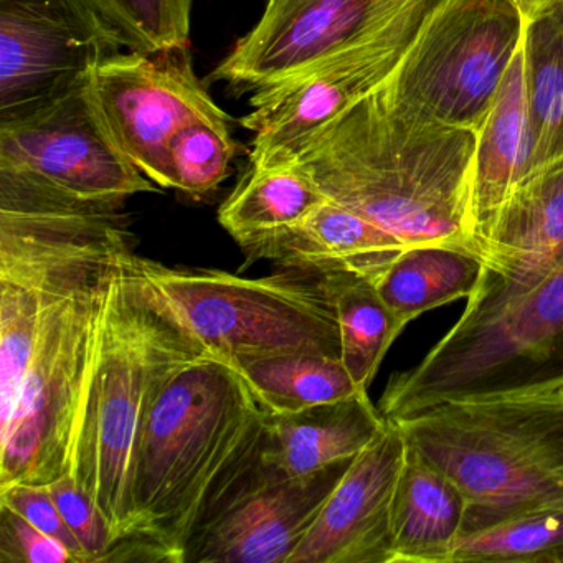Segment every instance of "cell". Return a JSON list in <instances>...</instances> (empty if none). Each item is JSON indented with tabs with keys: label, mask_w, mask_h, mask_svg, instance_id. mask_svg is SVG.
Returning a JSON list of instances; mask_svg holds the SVG:
<instances>
[{
	"label": "cell",
	"mask_w": 563,
	"mask_h": 563,
	"mask_svg": "<svg viewBox=\"0 0 563 563\" xmlns=\"http://www.w3.org/2000/svg\"><path fill=\"white\" fill-rule=\"evenodd\" d=\"M123 207L0 176V212L24 227L41 269L27 372L0 420V487L51 484L71 473L108 289L121 256L134 249Z\"/></svg>",
	"instance_id": "obj_1"
},
{
	"label": "cell",
	"mask_w": 563,
	"mask_h": 563,
	"mask_svg": "<svg viewBox=\"0 0 563 563\" xmlns=\"http://www.w3.org/2000/svg\"><path fill=\"white\" fill-rule=\"evenodd\" d=\"M269 417L232 362L212 354L183 368L137 441L128 539L186 562L194 540L258 473Z\"/></svg>",
	"instance_id": "obj_2"
},
{
	"label": "cell",
	"mask_w": 563,
	"mask_h": 563,
	"mask_svg": "<svg viewBox=\"0 0 563 563\" xmlns=\"http://www.w3.org/2000/svg\"><path fill=\"white\" fill-rule=\"evenodd\" d=\"M476 143L474 131L410 120L372 91L302 141L283 166L299 167L328 199L405 249L443 243L474 253Z\"/></svg>",
	"instance_id": "obj_3"
},
{
	"label": "cell",
	"mask_w": 563,
	"mask_h": 563,
	"mask_svg": "<svg viewBox=\"0 0 563 563\" xmlns=\"http://www.w3.org/2000/svg\"><path fill=\"white\" fill-rule=\"evenodd\" d=\"M212 354L144 279L136 250L124 252L71 456V474L103 514L113 545L131 536L134 456L151 408L183 368Z\"/></svg>",
	"instance_id": "obj_4"
},
{
	"label": "cell",
	"mask_w": 563,
	"mask_h": 563,
	"mask_svg": "<svg viewBox=\"0 0 563 563\" xmlns=\"http://www.w3.org/2000/svg\"><path fill=\"white\" fill-rule=\"evenodd\" d=\"M394 421L466 497L463 533L563 499V388L444 401Z\"/></svg>",
	"instance_id": "obj_5"
},
{
	"label": "cell",
	"mask_w": 563,
	"mask_h": 563,
	"mask_svg": "<svg viewBox=\"0 0 563 563\" xmlns=\"http://www.w3.org/2000/svg\"><path fill=\"white\" fill-rule=\"evenodd\" d=\"M563 388V262L509 298L467 301L460 321L410 371L395 374L378 401L387 420L444 401Z\"/></svg>",
	"instance_id": "obj_6"
},
{
	"label": "cell",
	"mask_w": 563,
	"mask_h": 563,
	"mask_svg": "<svg viewBox=\"0 0 563 563\" xmlns=\"http://www.w3.org/2000/svg\"><path fill=\"white\" fill-rule=\"evenodd\" d=\"M137 266L183 324L225 361L286 352L341 357L338 314L318 273L288 269L253 279L170 268L140 255Z\"/></svg>",
	"instance_id": "obj_7"
},
{
	"label": "cell",
	"mask_w": 563,
	"mask_h": 563,
	"mask_svg": "<svg viewBox=\"0 0 563 563\" xmlns=\"http://www.w3.org/2000/svg\"><path fill=\"white\" fill-rule=\"evenodd\" d=\"M523 27L517 0H444L375 91L410 120L477 134L522 47Z\"/></svg>",
	"instance_id": "obj_8"
},
{
	"label": "cell",
	"mask_w": 563,
	"mask_h": 563,
	"mask_svg": "<svg viewBox=\"0 0 563 563\" xmlns=\"http://www.w3.org/2000/svg\"><path fill=\"white\" fill-rule=\"evenodd\" d=\"M91 78L0 120V170L91 202L124 203L137 194L157 192L118 144Z\"/></svg>",
	"instance_id": "obj_9"
},
{
	"label": "cell",
	"mask_w": 563,
	"mask_h": 563,
	"mask_svg": "<svg viewBox=\"0 0 563 563\" xmlns=\"http://www.w3.org/2000/svg\"><path fill=\"white\" fill-rule=\"evenodd\" d=\"M91 84L121 150L163 189H170L173 137L194 121L230 118L197 77L190 48L120 52L98 65Z\"/></svg>",
	"instance_id": "obj_10"
},
{
	"label": "cell",
	"mask_w": 563,
	"mask_h": 563,
	"mask_svg": "<svg viewBox=\"0 0 563 563\" xmlns=\"http://www.w3.org/2000/svg\"><path fill=\"white\" fill-rule=\"evenodd\" d=\"M123 51L85 0H0V120L74 90Z\"/></svg>",
	"instance_id": "obj_11"
},
{
	"label": "cell",
	"mask_w": 563,
	"mask_h": 563,
	"mask_svg": "<svg viewBox=\"0 0 563 563\" xmlns=\"http://www.w3.org/2000/svg\"><path fill=\"white\" fill-rule=\"evenodd\" d=\"M417 0H266L255 27L210 75L255 93L371 37Z\"/></svg>",
	"instance_id": "obj_12"
},
{
	"label": "cell",
	"mask_w": 563,
	"mask_h": 563,
	"mask_svg": "<svg viewBox=\"0 0 563 563\" xmlns=\"http://www.w3.org/2000/svg\"><path fill=\"white\" fill-rule=\"evenodd\" d=\"M407 454L397 421L349 463L289 563H394L391 506Z\"/></svg>",
	"instance_id": "obj_13"
},
{
	"label": "cell",
	"mask_w": 563,
	"mask_h": 563,
	"mask_svg": "<svg viewBox=\"0 0 563 563\" xmlns=\"http://www.w3.org/2000/svg\"><path fill=\"white\" fill-rule=\"evenodd\" d=\"M351 461L282 481L265 479L258 470L250 486L194 540L186 563H289Z\"/></svg>",
	"instance_id": "obj_14"
},
{
	"label": "cell",
	"mask_w": 563,
	"mask_h": 563,
	"mask_svg": "<svg viewBox=\"0 0 563 563\" xmlns=\"http://www.w3.org/2000/svg\"><path fill=\"white\" fill-rule=\"evenodd\" d=\"M484 272L466 301L533 288L563 262V161L527 177L474 242Z\"/></svg>",
	"instance_id": "obj_15"
},
{
	"label": "cell",
	"mask_w": 563,
	"mask_h": 563,
	"mask_svg": "<svg viewBox=\"0 0 563 563\" xmlns=\"http://www.w3.org/2000/svg\"><path fill=\"white\" fill-rule=\"evenodd\" d=\"M240 249L252 262L266 260L318 275L355 273L374 285L407 250L394 235L331 199L296 225Z\"/></svg>",
	"instance_id": "obj_16"
},
{
	"label": "cell",
	"mask_w": 563,
	"mask_h": 563,
	"mask_svg": "<svg viewBox=\"0 0 563 563\" xmlns=\"http://www.w3.org/2000/svg\"><path fill=\"white\" fill-rule=\"evenodd\" d=\"M385 423L368 391L299 413L272 415L260 470L265 479L282 481L354 460Z\"/></svg>",
	"instance_id": "obj_17"
},
{
	"label": "cell",
	"mask_w": 563,
	"mask_h": 563,
	"mask_svg": "<svg viewBox=\"0 0 563 563\" xmlns=\"http://www.w3.org/2000/svg\"><path fill=\"white\" fill-rule=\"evenodd\" d=\"M532 176V134L527 113L522 47L477 131L471 222L473 240L493 222L520 183Z\"/></svg>",
	"instance_id": "obj_18"
},
{
	"label": "cell",
	"mask_w": 563,
	"mask_h": 563,
	"mask_svg": "<svg viewBox=\"0 0 563 563\" xmlns=\"http://www.w3.org/2000/svg\"><path fill=\"white\" fill-rule=\"evenodd\" d=\"M466 512L460 487L407 444L391 506L394 563H450Z\"/></svg>",
	"instance_id": "obj_19"
},
{
	"label": "cell",
	"mask_w": 563,
	"mask_h": 563,
	"mask_svg": "<svg viewBox=\"0 0 563 563\" xmlns=\"http://www.w3.org/2000/svg\"><path fill=\"white\" fill-rule=\"evenodd\" d=\"M522 58L536 174L563 161V0L526 19Z\"/></svg>",
	"instance_id": "obj_20"
},
{
	"label": "cell",
	"mask_w": 563,
	"mask_h": 563,
	"mask_svg": "<svg viewBox=\"0 0 563 563\" xmlns=\"http://www.w3.org/2000/svg\"><path fill=\"white\" fill-rule=\"evenodd\" d=\"M483 272V260L461 246H410L388 266L375 288L398 322L407 328L423 312L471 298Z\"/></svg>",
	"instance_id": "obj_21"
},
{
	"label": "cell",
	"mask_w": 563,
	"mask_h": 563,
	"mask_svg": "<svg viewBox=\"0 0 563 563\" xmlns=\"http://www.w3.org/2000/svg\"><path fill=\"white\" fill-rule=\"evenodd\" d=\"M328 197L296 166L246 167L219 209V222L240 246L301 222Z\"/></svg>",
	"instance_id": "obj_22"
},
{
	"label": "cell",
	"mask_w": 563,
	"mask_h": 563,
	"mask_svg": "<svg viewBox=\"0 0 563 563\" xmlns=\"http://www.w3.org/2000/svg\"><path fill=\"white\" fill-rule=\"evenodd\" d=\"M272 415H291L362 394L341 357L312 352L250 355L232 361Z\"/></svg>",
	"instance_id": "obj_23"
},
{
	"label": "cell",
	"mask_w": 563,
	"mask_h": 563,
	"mask_svg": "<svg viewBox=\"0 0 563 563\" xmlns=\"http://www.w3.org/2000/svg\"><path fill=\"white\" fill-rule=\"evenodd\" d=\"M322 278L338 314L342 362L355 384L368 390L385 354L405 328L371 279L349 272Z\"/></svg>",
	"instance_id": "obj_24"
},
{
	"label": "cell",
	"mask_w": 563,
	"mask_h": 563,
	"mask_svg": "<svg viewBox=\"0 0 563 563\" xmlns=\"http://www.w3.org/2000/svg\"><path fill=\"white\" fill-rule=\"evenodd\" d=\"M563 563V499L461 533L450 563Z\"/></svg>",
	"instance_id": "obj_25"
},
{
	"label": "cell",
	"mask_w": 563,
	"mask_h": 563,
	"mask_svg": "<svg viewBox=\"0 0 563 563\" xmlns=\"http://www.w3.org/2000/svg\"><path fill=\"white\" fill-rule=\"evenodd\" d=\"M117 35L140 54L190 48L194 0H85Z\"/></svg>",
	"instance_id": "obj_26"
},
{
	"label": "cell",
	"mask_w": 563,
	"mask_h": 563,
	"mask_svg": "<svg viewBox=\"0 0 563 563\" xmlns=\"http://www.w3.org/2000/svg\"><path fill=\"white\" fill-rule=\"evenodd\" d=\"M229 120L206 118L184 126L170 141V189L203 197L219 189L232 173L240 144L233 140Z\"/></svg>",
	"instance_id": "obj_27"
},
{
	"label": "cell",
	"mask_w": 563,
	"mask_h": 563,
	"mask_svg": "<svg viewBox=\"0 0 563 563\" xmlns=\"http://www.w3.org/2000/svg\"><path fill=\"white\" fill-rule=\"evenodd\" d=\"M48 489H51L52 497H54L65 523L74 533L77 542L80 543L87 563L101 562L110 547L113 545L103 514L81 489L71 473L64 474L54 483L48 484Z\"/></svg>",
	"instance_id": "obj_28"
},
{
	"label": "cell",
	"mask_w": 563,
	"mask_h": 563,
	"mask_svg": "<svg viewBox=\"0 0 563 563\" xmlns=\"http://www.w3.org/2000/svg\"><path fill=\"white\" fill-rule=\"evenodd\" d=\"M0 563H75L70 550L0 504Z\"/></svg>",
	"instance_id": "obj_29"
},
{
	"label": "cell",
	"mask_w": 563,
	"mask_h": 563,
	"mask_svg": "<svg viewBox=\"0 0 563 563\" xmlns=\"http://www.w3.org/2000/svg\"><path fill=\"white\" fill-rule=\"evenodd\" d=\"M0 504L21 514L25 520L41 529L42 532L60 540L70 550L75 563H87L84 550L65 523L64 517L52 497L51 489H48V484L18 483L0 487Z\"/></svg>",
	"instance_id": "obj_30"
},
{
	"label": "cell",
	"mask_w": 563,
	"mask_h": 563,
	"mask_svg": "<svg viewBox=\"0 0 563 563\" xmlns=\"http://www.w3.org/2000/svg\"><path fill=\"white\" fill-rule=\"evenodd\" d=\"M549 0H517V4H519L520 11L527 18L536 14L542 5H545Z\"/></svg>",
	"instance_id": "obj_31"
}]
</instances>
